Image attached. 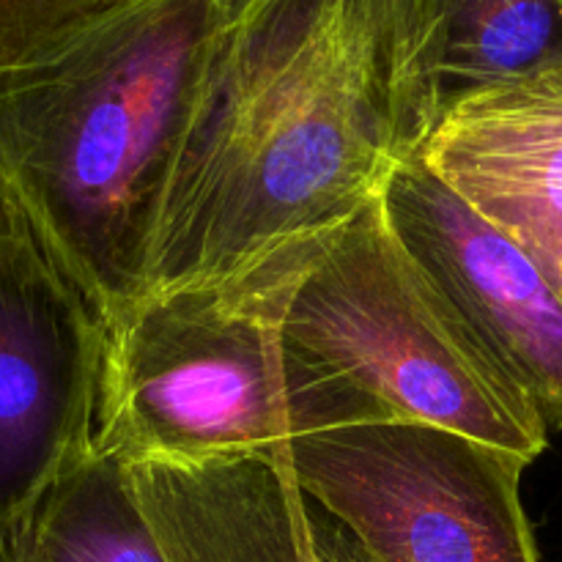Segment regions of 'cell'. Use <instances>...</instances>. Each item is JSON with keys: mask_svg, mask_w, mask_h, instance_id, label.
<instances>
[{"mask_svg": "<svg viewBox=\"0 0 562 562\" xmlns=\"http://www.w3.org/2000/svg\"><path fill=\"white\" fill-rule=\"evenodd\" d=\"M442 20L445 0H231L143 296L228 278L376 198L439 121Z\"/></svg>", "mask_w": 562, "mask_h": 562, "instance_id": "cell-1", "label": "cell"}, {"mask_svg": "<svg viewBox=\"0 0 562 562\" xmlns=\"http://www.w3.org/2000/svg\"><path fill=\"white\" fill-rule=\"evenodd\" d=\"M231 0H124L0 66V179L104 324L148 283L154 231Z\"/></svg>", "mask_w": 562, "mask_h": 562, "instance_id": "cell-2", "label": "cell"}, {"mask_svg": "<svg viewBox=\"0 0 562 562\" xmlns=\"http://www.w3.org/2000/svg\"><path fill=\"white\" fill-rule=\"evenodd\" d=\"M318 236L228 278L143 296L110 322L93 453L121 464L274 459L311 434L387 417L283 327Z\"/></svg>", "mask_w": 562, "mask_h": 562, "instance_id": "cell-3", "label": "cell"}, {"mask_svg": "<svg viewBox=\"0 0 562 562\" xmlns=\"http://www.w3.org/2000/svg\"><path fill=\"white\" fill-rule=\"evenodd\" d=\"M283 327L387 417L448 428L530 464L547 450L541 412L401 245L382 192L318 236L283 302Z\"/></svg>", "mask_w": 562, "mask_h": 562, "instance_id": "cell-4", "label": "cell"}, {"mask_svg": "<svg viewBox=\"0 0 562 562\" xmlns=\"http://www.w3.org/2000/svg\"><path fill=\"white\" fill-rule=\"evenodd\" d=\"M274 461L376 562H538L521 503L530 461L426 423H346Z\"/></svg>", "mask_w": 562, "mask_h": 562, "instance_id": "cell-5", "label": "cell"}, {"mask_svg": "<svg viewBox=\"0 0 562 562\" xmlns=\"http://www.w3.org/2000/svg\"><path fill=\"white\" fill-rule=\"evenodd\" d=\"M108 324L0 179V543L91 453Z\"/></svg>", "mask_w": 562, "mask_h": 562, "instance_id": "cell-6", "label": "cell"}, {"mask_svg": "<svg viewBox=\"0 0 562 562\" xmlns=\"http://www.w3.org/2000/svg\"><path fill=\"white\" fill-rule=\"evenodd\" d=\"M382 206L401 245L525 390L549 434L562 431V300L530 252L420 154L390 173Z\"/></svg>", "mask_w": 562, "mask_h": 562, "instance_id": "cell-7", "label": "cell"}, {"mask_svg": "<svg viewBox=\"0 0 562 562\" xmlns=\"http://www.w3.org/2000/svg\"><path fill=\"white\" fill-rule=\"evenodd\" d=\"M420 157L530 252L562 300V64L461 99Z\"/></svg>", "mask_w": 562, "mask_h": 562, "instance_id": "cell-8", "label": "cell"}, {"mask_svg": "<svg viewBox=\"0 0 562 562\" xmlns=\"http://www.w3.org/2000/svg\"><path fill=\"white\" fill-rule=\"evenodd\" d=\"M165 562H318L322 503L274 459L124 464Z\"/></svg>", "mask_w": 562, "mask_h": 562, "instance_id": "cell-9", "label": "cell"}, {"mask_svg": "<svg viewBox=\"0 0 562 562\" xmlns=\"http://www.w3.org/2000/svg\"><path fill=\"white\" fill-rule=\"evenodd\" d=\"M0 562H165L124 464L88 453L0 543Z\"/></svg>", "mask_w": 562, "mask_h": 562, "instance_id": "cell-10", "label": "cell"}, {"mask_svg": "<svg viewBox=\"0 0 562 562\" xmlns=\"http://www.w3.org/2000/svg\"><path fill=\"white\" fill-rule=\"evenodd\" d=\"M562 64V0H445L439 119L461 99Z\"/></svg>", "mask_w": 562, "mask_h": 562, "instance_id": "cell-11", "label": "cell"}, {"mask_svg": "<svg viewBox=\"0 0 562 562\" xmlns=\"http://www.w3.org/2000/svg\"><path fill=\"white\" fill-rule=\"evenodd\" d=\"M124 0H0V66L20 64Z\"/></svg>", "mask_w": 562, "mask_h": 562, "instance_id": "cell-12", "label": "cell"}, {"mask_svg": "<svg viewBox=\"0 0 562 562\" xmlns=\"http://www.w3.org/2000/svg\"><path fill=\"white\" fill-rule=\"evenodd\" d=\"M318 562H376L355 532L322 505L318 514Z\"/></svg>", "mask_w": 562, "mask_h": 562, "instance_id": "cell-13", "label": "cell"}]
</instances>
